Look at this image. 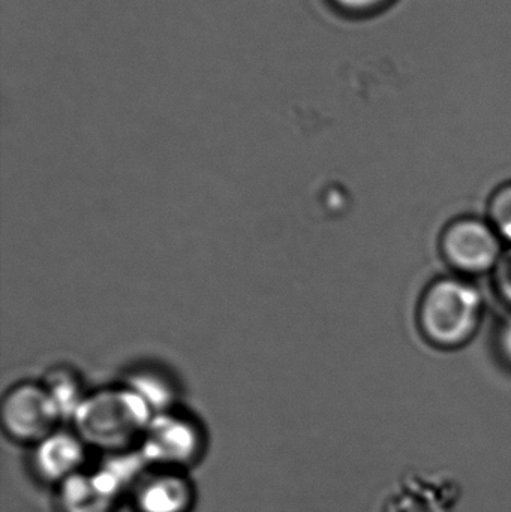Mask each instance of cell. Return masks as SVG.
Segmentation results:
<instances>
[{"mask_svg":"<svg viewBox=\"0 0 511 512\" xmlns=\"http://www.w3.org/2000/svg\"><path fill=\"white\" fill-rule=\"evenodd\" d=\"M146 400L134 394L105 393L81 402L75 412L78 436L84 444L107 453H123L149 427Z\"/></svg>","mask_w":511,"mask_h":512,"instance_id":"6da1fadb","label":"cell"},{"mask_svg":"<svg viewBox=\"0 0 511 512\" xmlns=\"http://www.w3.org/2000/svg\"><path fill=\"white\" fill-rule=\"evenodd\" d=\"M479 309L480 298L473 288L458 282L440 283L426 300L425 324L440 342H461L473 330Z\"/></svg>","mask_w":511,"mask_h":512,"instance_id":"7a4b0ae2","label":"cell"},{"mask_svg":"<svg viewBox=\"0 0 511 512\" xmlns=\"http://www.w3.org/2000/svg\"><path fill=\"white\" fill-rule=\"evenodd\" d=\"M59 418L56 403L42 388L21 385L3 400V429L14 441L38 444L54 432Z\"/></svg>","mask_w":511,"mask_h":512,"instance_id":"3957f363","label":"cell"},{"mask_svg":"<svg viewBox=\"0 0 511 512\" xmlns=\"http://www.w3.org/2000/svg\"><path fill=\"white\" fill-rule=\"evenodd\" d=\"M140 453L147 465L176 471L191 465L201 453L200 433L189 421L159 415L150 421Z\"/></svg>","mask_w":511,"mask_h":512,"instance_id":"277c9868","label":"cell"},{"mask_svg":"<svg viewBox=\"0 0 511 512\" xmlns=\"http://www.w3.org/2000/svg\"><path fill=\"white\" fill-rule=\"evenodd\" d=\"M84 457L86 451L80 436L53 432L35 444L30 463L39 480L59 486L66 478L80 472Z\"/></svg>","mask_w":511,"mask_h":512,"instance_id":"5b68a950","label":"cell"},{"mask_svg":"<svg viewBox=\"0 0 511 512\" xmlns=\"http://www.w3.org/2000/svg\"><path fill=\"white\" fill-rule=\"evenodd\" d=\"M192 504V484L176 471L147 475L135 489V505L140 512H188Z\"/></svg>","mask_w":511,"mask_h":512,"instance_id":"8992f818","label":"cell"},{"mask_svg":"<svg viewBox=\"0 0 511 512\" xmlns=\"http://www.w3.org/2000/svg\"><path fill=\"white\" fill-rule=\"evenodd\" d=\"M450 258L467 270H486L498 255V243L491 231L476 222H465L453 228L447 237Z\"/></svg>","mask_w":511,"mask_h":512,"instance_id":"52a82bcc","label":"cell"},{"mask_svg":"<svg viewBox=\"0 0 511 512\" xmlns=\"http://www.w3.org/2000/svg\"><path fill=\"white\" fill-rule=\"evenodd\" d=\"M57 502L60 512H110L114 504L96 487L92 475L81 472L59 484Z\"/></svg>","mask_w":511,"mask_h":512,"instance_id":"ba28073f","label":"cell"},{"mask_svg":"<svg viewBox=\"0 0 511 512\" xmlns=\"http://www.w3.org/2000/svg\"><path fill=\"white\" fill-rule=\"evenodd\" d=\"M494 215L501 231L511 240V189L498 198L495 203Z\"/></svg>","mask_w":511,"mask_h":512,"instance_id":"9c48e42d","label":"cell"},{"mask_svg":"<svg viewBox=\"0 0 511 512\" xmlns=\"http://www.w3.org/2000/svg\"><path fill=\"white\" fill-rule=\"evenodd\" d=\"M336 5L341 8L347 9V11H369V9L377 8V6L383 5L387 0H333Z\"/></svg>","mask_w":511,"mask_h":512,"instance_id":"30bf717a","label":"cell"},{"mask_svg":"<svg viewBox=\"0 0 511 512\" xmlns=\"http://www.w3.org/2000/svg\"><path fill=\"white\" fill-rule=\"evenodd\" d=\"M504 349H506L507 355L511 358V321L507 324L506 330H504Z\"/></svg>","mask_w":511,"mask_h":512,"instance_id":"8fae6325","label":"cell"},{"mask_svg":"<svg viewBox=\"0 0 511 512\" xmlns=\"http://www.w3.org/2000/svg\"><path fill=\"white\" fill-rule=\"evenodd\" d=\"M506 288H507V292H509V295L511 297V271L509 274H507V277H506Z\"/></svg>","mask_w":511,"mask_h":512,"instance_id":"7c38bea8","label":"cell"}]
</instances>
